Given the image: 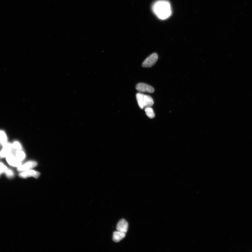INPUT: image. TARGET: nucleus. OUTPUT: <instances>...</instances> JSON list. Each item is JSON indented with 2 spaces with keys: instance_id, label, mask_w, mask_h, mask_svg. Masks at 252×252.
Segmentation results:
<instances>
[{
  "instance_id": "nucleus-1",
  "label": "nucleus",
  "mask_w": 252,
  "mask_h": 252,
  "mask_svg": "<svg viewBox=\"0 0 252 252\" xmlns=\"http://www.w3.org/2000/svg\"><path fill=\"white\" fill-rule=\"evenodd\" d=\"M152 10L156 16L162 20L168 18L172 13L171 5L166 0L156 1L153 5Z\"/></svg>"
},
{
  "instance_id": "nucleus-2",
  "label": "nucleus",
  "mask_w": 252,
  "mask_h": 252,
  "mask_svg": "<svg viewBox=\"0 0 252 252\" xmlns=\"http://www.w3.org/2000/svg\"><path fill=\"white\" fill-rule=\"evenodd\" d=\"M136 97L138 105L141 109L147 107H151L154 105V100L149 95L138 93L136 94Z\"/></svg>"
},
{
  "instance_id": "nucleus-3",
  "label": "nucleus",
  "mask_w": 252,
  "mask_h": 252,
  "mask_svg": "<svg viewBox=\"0 0 252 252\" xmlns=\"http://www.w3.org/2000/svg\"><path fill=\"white\" fill-rule=\"evenodd\" d=\"M158 56L157 54L154 53L151 55L144 61L142 66L143 67L150 68L155 64L158 60Z\"/></svg>"
},
{
  "instance_id": "nucleus-4",
  "label": "nucleus",
  "mask_w": 252,
  "mask_h": 252,
  "mask_svg": "<svg viewBox=\"0 0 252 252\" xmlns=\"http://www.w3.org/2000/svg\"><path fill=\"white\" fill-rule=\"evenodd\" d=\"M136 89L139 92H147L152 93L154 91V89L152 86L147 84L140 83L137 84Z\"/></svg>"
},
{
  "instance_id": "nucleus-5",
  "label": "nucleus",
  "mask_w": 252,
  "mask_h": 252,
  "mask_svg": "<svg viewBox=\"0 0 252 252\" xmlns=\"http://www.w3.org/2000/svg\"><path fill=\"white\" fill-rule=\"evenodd\" d=\"M6 160L9 165L12 166L18 167L21 165V161L11 153L6 156Z\"/></svg>"
},
{
  "instance_id": "nucleus-6",
  "label": "nucleus",
  "mask_w": 252,
  "mask_h": 252,
  "mask_svg": "<svg viewBox=\"0 0 252 252\" xmlns=\"http://www.w3.org/2000/svg\"><path fill=\"white\" fill-rule=\"evenodd\" d=\"M37 165V162L34 161H29L18 167L17 170L19 172L31 170L32 168L36 166Z\"/></svg>"
},
{
  "instance_id": "nucleus-7",
  "label": "nucleus",
  "mask_w": 252,
  "mask_h": 252,
  "mask_svg": "<svg viewBox=\"0 0 252 252\" xmlns=\"http://www.w3.org/2000/svg\"><path fill=\"white\" fill-rule=\"evenodd\" d=\"M40 175V173H39V172L32 170L22 172L19 174V176L23 178H26L30 177L38 178L39 177Z\"/></svg>"
},
{
  "instance_id": "nucleus-8",
  "label": "nucleus",
  "mask_w": 252,
  "mask_h": 252,
  "mask_svg": "<svg viewBox=\"0 0 252 252\" xmlns=\"http://www.w3.org/2000/svg\"><path fill=\"white\" fill-rule=\"evenodd\" d=\"M128 226V224L127 221L125 219H122L118 222L116 229L118 231L126 233L127 232Z\"/></svg>"
},
{
  "instance_id": "nucleus-9",
  "label": "nucleus",
  "mask_w": 252,
  "mask_h": 252,
  "mask_svg": "<svg viewBox=\"0 0 252 252\" xmlns=\"http://www.w3.org/2000/svg\"><path fill=\"white\" fill-rule=\"evenodd\" d=\"M13 148L12 144L10 143H7L3 147L2 150L0 152V156L1 158L6 157L9 154L11 153Z\"/></svg>"
},
{
  "instance_id": "nucleus-10",
  "label": "nucleus",
  "mask_w": 252,
  "mask_h": 252,
  "mask_svg": "<svg viewBox=\"0 0 252 252\" xmlns=\"http://www.w3.org/2000/svg\"><path fill=\"white\" fill-rule=\"evenodd\" d=\"M125 233L121 231H117L113 233V239L115 242H118L123 239L125 236Z\"/></svg>"
},
{
  "instance_id": "nucleus-11",
  "label": "nucleus",
  "mask_w": 252,
  "mask_h": 252,
  "mask_svg": "<svg viewBox=\"0 0 252 252\" xmlns=\"http://www.w3.org/2000/svg\"><path fill=\"white\" fill-rule=\"evenodd\" d=\"M8 139L4 131L0 130V143L3 146H4L8 143Z\"/></svg>"
},
{
  "instance_id": "nucleus-12",
  "label": "nucleus",
  "mask_w": 252,
  "mask_h": 252,
  "mask_svg": "<svg viewBox=\"0 0 252 252\" xmlns=\"http://www.w3.org/2000/svg\"><path fill=\"white\" fill-rule=\"evenodd\" d=\"M145 111L146 114L147 116L149 118L151 119L154 118L155 115L154 110H153L152 108H151V107L145 108Z\"/></svg>"
},
{
  "instance_id": "nucleus-13",
  "label": "nucleus",
  "mask_w": 252,
  "mask_h": 252,
  "mask_svg": "<svg viewBox=\"0 0 252 252\" xmlns=\"http://www.w3.org/2000/svg\"><path fill=\"white\" fill-rule=\"evenodd\" d=\"M16 156L19 161L21 162L25 159L26 155L24 152L23 151L21 150H18L16 151Z\"/></svg>"
},
{
  "instance_id": "nucleus-14",
  "label": "nucleus",
  "mask_w": 252,
  "mask_h": 252,
  "mask_svg": "<svg viewBox=\"0 0 252 252\" xmlns=\"http://www.w3.org/2000/svg\"><path fill=\"white\" fill-rule=\"evenodd\" d=\"M13 148L17 150H21L22 149V147L21 144L19 142L15 141L12 144Z\"/></svg>"
},
{
  "instance_id": "nucleus-15",
  "label": "nucleus",
  "mask_w": 252,
  "mask_h": 252,
  "mask_svg": "<svg viewBox=\"0 0 252 252\" xmlns=\"http://www.w3.org/2000/svg\"><path fill=\"white\" fill-rule=\"evenodd\" d=\"M5 173L6 174L7 177L8 178H12L13 177L14 175L13 172L10 169L8 168Z\"/></svg>"
},
{
  "instance_id": "nucleus-16",
  "label": "nucleus",
  "mask_w": 252,
  "mask_h": 252,
  "mask_svg": "<svg viewBox=\"0 0 252 252\" xmlns=\"http://www.w3.org/2000/svg\"><path fill=\"white\" fill-rule=\"evenodd\" d=\"M8 168L4 164L0 162V175L3 173H5Z\"/></svg>"
}]
</instances>
